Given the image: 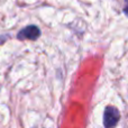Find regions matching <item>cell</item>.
Masks as SVG:
<instances>
[{
    "label": "cell",
    "instance_id": "1",
    "mask_svg": "<svg viewBox=\"0 0 128 128\" xmlns=\"http://www.w3.org/2000/svg\"><path fill=\"white\" fill-rule=\"evenodd\" d=\"M120 118V114L117 108L109 106L106 108L104 114V124L106 128H114L118 124Z\"/></svg>",
    "mask_w": 128,
    "mask_h": 128
},
{
    "label": "cell",
    "instance_id": "2",
    "mask_svg": "<svg viewBox=\"0 0 128 128\" xmlns=\"http://www.w3.org/2000/svg\"><path fill=\"white\" fill-rule=\"evenodd\" d=\"M40 30L37 28L36 26H28L26 28L22 29L19 32L17 37L19 40H35L40 37Z\"/></svg>",
    "mask_w": 128,
    "mask_h": 128
},
{
    "label": "cell",
    "instance_id": "3",
    "mask_svg": "<svg viewBox=\"0 0 128 128\" xmlns=\"http://www.w3.org/2000/svg\"><path fill=\"white\" fill-rule=\"evenodd\" d=\"M124 11H125V14L128 16V0H126V7H125Z\"/></svg>",
    "mask_w": 128,
    "mask_h": 128
}]
</instances>
